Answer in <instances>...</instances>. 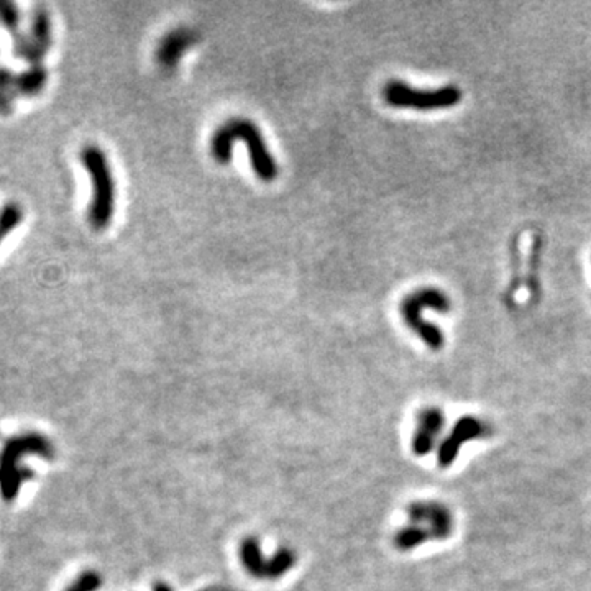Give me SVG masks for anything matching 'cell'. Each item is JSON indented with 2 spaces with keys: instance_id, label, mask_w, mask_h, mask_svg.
<instances>
[{
  "instance_id": "cell-17",
  "label": "cell",
  "mask_w": 591,
  "mask_h": 591,
  "mask_svg": "<svg viewBox=\"0 0 591 591\" xmlns=\"http://www.w3.org/2000/svg\"><path fill=\"white\" fill-rule=\"evenodd\" d=\"M0 25L9 31L12 38L20 33L22 14H20L17 4L9 2V0H0Z\"/></svg>"
},
{
  "instance_id": "cell-4",
  "label": "cell",
  "mask_w": 591,
  "mask_h": 591,
  "mask_svg": "<svg viewBox=\"0 0 591 591\" xmlns=\"http://www.w3.org/2000/svg\"><path fill=\"white\" fill-rule=\"evenodd\" d=\"M450 307L452 304L449 296L444 294L437 287H422V289L414 291L404 297L401 302V316L404 324L412 332H416L429 348L440 350L445 344L444 334L437 326L424 321L422 311L424 309H434L437 312H449Z\"/></svg>"
},
{
  "instance_id": "cell-6",
  "label": "cell",
  "mask_w": 591,
  "mask_h": 591,
  "mask_svg": "<svg viewBox=\"0 0 591 591\" xmlns=\"http://www.w3.org/2000/svg\"><path fill=\"white\" fill-rule=\"evenodd\" d=\"M489 427L481 419L473 416H463L457 420L450 434L442 440L437 450V463L440 468H449L457 460V455L463 444L470 440L486 437Z\"/></svg>"
},
{
  "instance_id": "cell-12",
  "label": "cell",
  "mask_w": 591,
  "mask_h": 591,
  "mask_svg": "<svg viewBox=\"0 0 591 591\" xmlns=\"http://www.w3.org/2000/svg\"><path fill=\"white\" fill-rule=\"evenodd\" d=\"M240 558L247 572L255 578H265L266 573V558L263 557L262 545L257 537H245L240 544Z\"/></svg>"
},
{
  "instance_id": "cell-8",
  "label": "cell",
  "mask_w": 591,
  "mask_h": 591,
  "mask_svg": "<svg viewBox=\"0 0 591 591\" xmlns=\"http://www.w3.org/2000/svg\"><path fill=\"white\" fill-rule=\"evenodd\" d=\"M445 425V416L439 408L427 406L417 414L416 432L412 437V452L417 457H425L434 450L439 434Z\"/></svg>"
},
{
  "instance_id": "cell-9",
  "label": "cell",
  "mask_w": 591,
  "mask_h": 591,
  "mask_svg": "<svg viewBox=\"0 0 591 591\" xmlns=\"http://www.w3.org/2000/svg\"><path fill=\"white\" fill-rule=\"evenodd\" d=\"M197 40H199L197 31L188 28V26H179V28L169 31L163 36L156 48L158 65L166 69L176 68L184 53L196 45Z\"/></svg>"
},
{
  "instance_id": "cell-16",
  "label": "cell",
  "mask_w": 591,
  "mask_h": 591,
  "mask_svg": "<svg viewBox=\"0 0 591 591\" xmlns=\"http://www.w3.org/2000/svg\"><path fill=\"white\" fill-rule=\"evenodd\" d=\"M294 563H296V553L292 552L291 548L281 547L276 550L275 555L266 562L265 578L278 580L283 577L284 573L289 572V570L294 567Z\"/></svg>"
},
{
  "instance_id": "cell-7",
  "label": "cell",
  "mask_w": 591,
  "mask_h": 591,
  "mask_svg": "<svg viewBox=\"0 0 591 591\" xmlns=\"http://www.w3.org/2000/svg\"><path fill=\"white\" fill-rule=\"evenodd\" d=\"M412 524H429L430 537L434 541L450 539L454 532V518L449 508L437 501H414L406 509Z\"/></svg>"
},
{
  "instance_id": "cell-18",
  "label": "cell",
  "mask_w": 591,
  "mask_h": 591,
  "mask_svg": "<svg viewBox=\"0 0 591 591\" xmlns=\"http://www.w3.org/2000/svg\"><path fill=\"white\" fill-rule=\"evenodd\" d=\"M102 587V577L97 572H92V570H87L79 575L71 587L66 591H97Z\"/></svg>"
},
{
  "instance_id": "cell-10",
  "label": "cell",
  "mask_w": 591,
  "mask_h": 591,
  "mask_svg": "<svg viewBox=\"0 0 591 591\" xmlns=\"http://www.w3.org/2000/svg\"><path fill=\"white\" fill-rule=\"evenodd\" d=\"M48 82V71L43 65H33L18 73L15 78V90L18 97H36L43 92Z\"/></svg>"
},
{
  "instance_id": "cell-19",
  "label": "cell",
  "mask_w": 591,
  "mask_h": 591,
  "mask_svg": "<svg viewBox=\"0 0 591 591\" xmlns=\"http://www.w3.org/2000/svg\"><path fill=\"white\" fill-rule=\"evenodd\" d=\"M153 591H173V590H171V587H168L166 583L159 582V583H154Z\"/></svg>"
},
{
  "instance_id": "cell-5",
  "label": "cell",
  "mask_w": 591,
  "mask_h": 591,
  "mask_svg": "<svg viewBox=\"0 0 591 591\" xmlns=\"http://www.w3.org/2000/svg\"><path fill=\"white\" fill-rule=\"evenodd\" d=\"M383 99L398 109L440 110L450 109L462 100V90L455 86L439 89H414L401 81H390L383 87Z\"/></svg>"
},
{
  "instance_id": "cell-14",
  "label": "cell",
  "mask_w": 591,
  "mask_h": 591,
  "mask_svg": "<svg viewBox=\"0 0 591 591\" xmlns=\"http://www.w3.org/2000/svg\"><path fill=\"white\" fill-rule=\"evenodd\" d=\"M15 74L12 69L0 66V115H10L15 110L17 90H15Z\"/></svg>"
},
{
  "instance_id": "cell-2",
  "label": "cell",
  "mask_w": 591,
  "mask_h": 591,
  "mask_svg": "<svg viewBox=\"0 0 591 591\" xmlns=\"http://www.w3.org/2000/svg\"><path fill=\"white\" fill-rule=\"evenodd\" d=\"M26 455H40L51 460L55 459V447L45 435L36 432L17 435L5 442L0 452V494L5 501H14L22 484L31 478V472L20 467V459Z\"/></svg>"
},
{
  "instance_id": "cell-3",
  "label": "cell",
  "mask_w": 591,
  "mask_h": 591,
  "mask_svg": "<svg viewBox=\"0 0 591 591\" xmlns=\"http://www.w3.org/2000/svg\"><path fill=\"white\" fill-rule=\"evenodd\" d=\"M84 169L90 178L87 222L94 230H105L115 211V183L107 154L95 145H86L79 154Z\"/></svg>"
},
{
  "instance_id": "cell-15",
  "label": "cell",
  "mask_w": 591,
  "mask_h": 591,
  "mask_svg": "<svg viewBox=\"0 0 591 591\" xmlns=\"http://www.w3.org/2000/svg\"><path fill=\"white\" fill-rule=\"evenodd\" d=\"M25 219V209L18 202L9 201L0 207V242L17 230Z\"/></svg>"
},
{
  "instance_id": "cell-13",
  "label": "cell",
  "mask_w": 591,
  "mask_h": 591,
  "mask_svg": "<svg viewBox=\"0 0 591 591\" xmlns=\"http://www.w3.org/2000/svg\"><path fill=\"white\" fill-rule=\"evenodd\" d=\"M430 539H432V537H430L429 529H425L424 526L419 524H411L396 532V536H394V545H396L398 550L409 552L412 550V548L422 545L424 542H427Z\"/></svg>"
},
{
  "instance_id": "cell-1",
  "label": "cell",
  "mask_w": 591,
  "mask_h": 591,
  "mask_svg": "<svg viewBox=\"0 0 591 591\" xmlns=\"http://www.w3.org/2000/svg\"><path fill=\"white\" fill-rule=\"evenodd\" d=\"M235 140H242L250 153V163L258 179L271 183L278 178L279 166L268 150L262 130L255 122L245 117H232L214 132L211 138V153L219 164L232 161V147Z\"/></svg>"
},
{
  "instance_id": "cell-20",
  "label": "cell",
  "mask_w": 591,
  "mask_h": 591,
  "mask_svg": "<svg viewBox=\"0 0 591 591\" xmlns=\"http://www.w3.org/2000/svg\"><path fill=\"white\" fill-rule=\"evenodd\" d=\"M0 243H2V242H0Z\"/></svg>"
},
{
  "instance_id": "cell-11",
  "label": "cell",
  "mask_w": 591,
  "mask_h": 591,
  "mask_svg": "<svg viewBox=\"0 0 591 591\" xmlns=\"http://www.w3.org/2000/svg\"><path fill=\"white\" fill-rule=\"evenodd\" d=\"M28 36L33 40L35 45H38L41 50L48 53L53 46V23L48 10L43 7H36L31 14Z\"/></svg>"
}]
</instances>
